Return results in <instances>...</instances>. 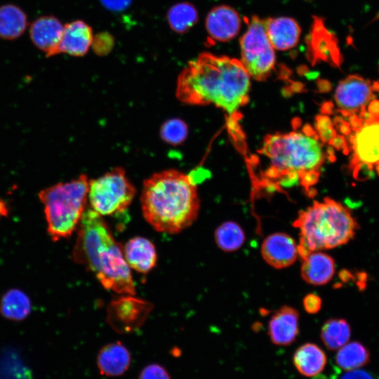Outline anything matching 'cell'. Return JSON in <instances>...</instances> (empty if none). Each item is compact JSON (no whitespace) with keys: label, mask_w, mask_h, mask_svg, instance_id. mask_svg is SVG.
Listing matches in <instances>:
<instances>
[{"label":"cell","mask_w":379,"mask_h":379,"mask_svg":"<svg viewBox=\"0 0 379 379\" xmlns=\"http://www.w3.org/2000/svg\"><path fill=\"white\" fill-rule=\"evenodd\" d=\"M265 24L267 36L274 49L287 51L298 43L301 29L293 18H269L265 20Z\"/></svg>","instance_id":"d6986e66"},{"label":"cell","mask_w":379,"mask_h":379,"mask_svg":"<svg viewBox=\"0 0 379 379\" xmlns=\"http://www.w3.org/2000/svg\"><path fill=\"white\" fill-rule=\"evenodd\" d=\"M351 328L343 319H331L326 321L321 328L320 337L324 345L330 350H336L350 340Z\"/></svg>","instance_id":"cb8c5ba5"},{"label":"cell","mask_w":379,"mask_h":379,"mask_svg":"<svg viewBox=\"0 0 379 379\" xmlns=\"http://www.w3.org/2000/svg\"><path fill=\"white\" fill-rule=\"evenodd\" d=\"M138 379H171V377L164 366L158 363H152L142 368Z\"/></svg>","instance_id":"f546056e"},{"label":"cell","mask_w":379,"mask_h":379,"mask_svg":"<svg viewBox=\"0 0 379 379\" xmlns=\"http://www.w3.org/2000/svg\"><path fill=\"white\" fill-rule=\"evenodd\" d=\"M350 130L347 148L351 153L350 168L354 177L370 178L373 169L379 175V115L367 112L361 123Z\"/></svg>","instance_id":"ba28073f"},{"label":"cell","mask_w":379,"mask_h":379,"mask_svg":"<svg viewBox=\"0 0 379 379\" xmlns=\"http://www.w3.org/2000/svg\"><path fill=\"white\" fill-rule=\"evenodd\" d=\"M341 379H373L371 374L365 371L355 369L348 371L345 373Z\"/></svg>","instance_id":"836d02e7"},{"label":"cell","mask_w":379,"mask_h":379,"mask_svg":"<svg viewBox=\"0 0 379 379\" xmlns=\"http://www.w3.org/2000/svg\"><path fill=\"white\" fill-rule=\"evenodd\" d=\"M102 4L108 10L119 12L126 10L132 0H100Z\"/></svg>","instance_id":"d6a6232c"},{"label":"cell","mask_w":379,"mask_h":379,"mask_svg":"<svg viewBox=\"0 0 379 379\" xmlns=\"http://www.w3.org/2000/svg\"><path fill=\"white\" fill-rule=\"evenodd\" d=\"M240 39L241 62L249 76L258 81L266 79L274 69V48L267 36L265 20L252 16Z\"/></svg>","instance_id":"9c48e42d"},{"label":"cell","mask_w":379,"mask_h":379,"mask_svg":"<svg viewBox=\"0 0 379 379\" xmlns=\"http://www.w3.org/2000/svg\"><path fill=\"white\" fill-rule=\"evenodd\" d=\"M218 246L225 252L238 250L245 241L241 227L235 222L227 221L219 225L214 233Z\"/></svg>","instance_id":"4316f807"},{"label":"cell","mask_w":379,"mask_h":379,"mask_svg":"<svg viewBox=\"0 0 379 379\" xmlns=\"http://www.w3.org/2000/svg\"><path fill=\"white\" fill-rule=\"evenodd\" d=\"M377 90H379L378 82H372L357 74L349 75L335 89L334 98L338 110L345 117L362 118Z\"/></svg>","instance_id":"30bf717a"},{"label":"cell","mask_w":379,"mask_h":379,"mask_svg":"<svg viewBox=\"0 0 379 379\" xmlns=\"http://www.w3.org/2000/svg\"><path fill=\"white\" fill-rule=\"evenodd\" d=\"M135 194L124 168L117 167L88 181V199L91 209L100 215L124 212Z\"/></svg>","instance_id":"52a82bcc"},{"label":"cell","mask_w":379,"mask_h":379,"mask_svg":"<svg viewBox=\"0 0 379 379\" xmlns=\"http://www.w3.org/2000/svg\"><path fill=\"white\" fill-rule=\"evenodd\" d=\"M131 354L128 348L117 341L106 344L100 348L96 357V365L100 375L119 377L128 370Z\"/></svg>","instance_id":"e0dca14e"},{"label":"cell","mask_w":379,"mask_h":379,"mask_svg":"<svg viewBox=\"0 0 379 379\" xmlns=\"http://www.w3.org/2000/svg\"><path fill=\"white\" fill-rule=\"evenodd\" d=\"M32 305L29 298L22 291L11 289L0 301V312L5 318L22 321L30 313Z\"/></svg>","instance_id":"603a6c76"},{"label":"cell","mask_w":379,"mask_h":379,"mask_svg":"<svg viewBox=\"0 0 379 379\" xmlns=\"http://www.w3.org/2000/svg\"><path fill=\"white\" fill-rule=\"evenodd\" d=\"M317 133L320 139L324 141H331L336 135V131L332 126L331 119L327 117L319 118Z\"/></svg>","instance_id":"4dcf8cb0"},{"label":"cell","mask_w":379,"mask_h":379,"mask_svg":"<svg viewBox=\"0 0 379 379\" xmlns=\"http://www.w3.org/2000/svg\"><path fill=\"white\" fill-rule=\"evenodd\" d=\"M114 45L113 36L108 32H101L93 36L91 46L97 55L104 56L112 50Z\"/></svg>","instance_id":"f1b7e54d"},{"label":"cell","mask_w":379,"mask_h":379,"mask_svg":"<svg viewBox=\"0 0 379 379\" xmlns=\"http://www.w3.org/2000/svg\"><path fill=\"white\" fill-rule=\"evenodd\" d=\"M72 258L75 262L93 272L106 289L135 295V285L122 246L114 239L102 215L91 208L84 211L78 225Z\"/></svg>","instance_id":"3957f363"},{"label":"cell","mask_w":379,"mask_h":379,"mask_svg":"<svg viewBox=\"0 0 379 379\" xmlns=\"http://www.w3.org/2000/svg\"><path fill=\"white\" fill-rule=\"evenodd\" d=\"M92 28L82 20H74L64 25L56 55L66 53L72 56H83L92 45Z\"/></svg>","instance_id":"2e32d148"},{"label":"cell","mask_w":379,"mask_h":379,"mask_svg":"<svg viewBox=\"0 0 379 379\" xmlns=\"http://www.w3.org/2000/svg\"><path fill=\"white\" fill-rule=\"evenodd\" d=\"M261 255L270 266L285 268L293 265L299 256L298 244L286 233H274L263 240Z\"/></svg>","instance_id":"7c38bea8"},{"label":"cell","mask_w":379,"mask_h":379,"mask_svg":"<svg viewBox=\"0 0 379 379\" xmlns=\"http://www.w3.org/2000/svg\"><path fill=\"white\" fill-rule=\"evenodd\" d=\"M187 134V124L178 118L167 120L163 124L160 130L163 140L172 145H178L183 142Z\"/></svg>","instance_id":"83f0119b"},{"label":"cell","mask_w":379,"mask_h":379,"mask_svg":"<svg viewBox=\"0 0 379 379\" xmlns=\"http://www.w3.org/2000/svg\"><path fill=\"white\" fill-rule=\"evenodd\" d=\"M151 310L149 302L128 295L110 302L107 321L116 332L130 333L140 328Z\"/></svg>","instance_id":"8fae6325"},{"label":"cell","mask_w":379,"mask_h":379,"mask_svg":"<svg viewBox=\"0 0 379 379\" xmlns=\"http://www.w3.org/2000/svg\"><path fill=\"white\" fill-rule=\"evenodd\" d=\"M64 25L53 15L36 18L30 25L29 36L34 45L43 51L46 57L56 55Z\"/></svg>","instance_id":"5bb4252c"},{"label":"cell","mask_w":379,"mask_h":379,"mask_svg":"<svg viewBox=\"0 0 379 379\" xmlns=\"http://www.w3.org/2000/svg\"><path fill=\"white\" fill-rule=\"evenodd\" d=\"M293 226L299 230L298 255L331 249L348 243L359 225L350 210L340 203L325 198L298 213Z\"/></svg>","instance_id":"5b68a950"},{"label":"cell","mask_w":379,"mask_h":379,"mask_svg":"<svg viewBox=\"0 0 379 379\" xmlns=\"http://www.w3.org/2000/svg\"><path fill=\"white\" fill-rule=\"evenodd\" d=\"M27 23V15L19 6L11 4L0 6L1 39H18L25 32Z\"/></svg>","instance_id":"7402d4cb"},{"label":"cell","mask_w":379,"mask_h":379,"mask_svg":"<svg viewBox=\"0 0 379 379\" xmlns=\"http://www.w3.org/2000/svg\"><path fill=\"white\" fill-rule=\"evenodd\" d=\"M303 307L309 314H316L321 308V299L315 293H309L303 298Z\"/></svg>","instance_id":"1f68e13d"},{"label":"cell","mask_w":379,"mask_h":379,"mask_svg":"<svg viewBox=\"0 0 379 379\" xmlns=\"http://www.w3.org/2000/svg\"><path fill=\"white\" fill-rule=\"evenodd\" d=\"M269 166L265 177L272 184H300L306 192L318 180L326 154L322 140L310 126L286 133L267 135L260 151Z\"/></svg>","instance_id":"7a4b0ae2"},{"label":"cell","mask_w":379,"mask_h":379,"mask_svg":"<svg viewBox=\"0 0 379 379\" xmlns=\"http://www.w3.org/2000/svg\"><path fill=\"white\" fill-rule=\"evenodd\" d=\"M299 314L289 306H283L272 316L268 325L271 342L277 345L287 346L295 342L299 333Z\"/></svg>","instance_id":"9a60e30c"},{"label":"cell","mask_w":379,"mask_h":379,"mask_svg":"<svg viewBox=\"0 0 379 379\" xmlns=\"http://www.w3.org/2000/svg\"><path fill=\"white\" fill-rule=\"evenodd\" d=\"M241 25L237 11L225 5L213 8L206 18V29L212 41L232 40L239 34Z\"/></svg>","instance_id":"4fadbf2b"},{"label":"cell","mask_w":379,"mask_h":379,"mask_svg":"<svg viewBox=\"0 0 379 379\" xmlns=\"http://www.w3.org/2000/svg\"><path fill=\"white\" fill-rule=\"evenodd\" d=\"M196 8L189 2H180L171 6L167 13L170 27L176 33L188 31L198 21Z\"/></svg>","instance_id":"484cf974"},{"label":"cell","mask_w":379,"mask_h":379,"mask_svg":"<svg viewBox=\"0 0 379 379\" xmlns=\"http://www.w3.org/2000/svg\"><path fill=\"white\" fill-rule=\"evenodd\" d=\"M140 200L146 221L157 231L168 234L188 227L199 211L195 182L175 169L158 172L146 179Z\"/></svg>","instance_id":"277c9868"},{"label":"cell","mask_w":379,"mask_h":379,"mask_svg":"<svg viewBox=\"0 0 379 379\" xmlns=\"http://www.w3.org/2000/svg\"><path fill=\"white\" fill-rule=\"evenodd\" d=\"M88 181L86 175L49 187L39 194L48 232L53 241L71 236L86 211Z\"/></svg>","instance_id":"8992f818"},{"label":"cell","mask_w":379,"mask_h":379,"mask_svg":"<svg viewBox=\"0 0 379 379\" xmlns=\"http://www.w3.org/2000/svg\"><path fill=\"white\" fill-rule=\"evenodd\" d=\"M327 363L324 351L317 345L307 343L300 345L293 356V364L303 376L313 377L321 373Z\"/></svg>","instance_id":"44dd1931"},{"label":"cell","mask_w":379,"mask_h":379,"mask_svg":"<svg viewBox=\"0 0 379 379\" xmlns=\"http://www.w3.org/2000/svg\"><path fill=\"white\" fill-rule=\"evenodd\" d=\"M250 79L240 60L203 53L180 73L175 95L185 104L213 105L231 116L248 102Z\"/></svg>","instance_id":"6da1fadb"},{"label":"cell","mask_w":379,"mask_h":379,"mask_svg":"<svg viewBox=\"0 0 379 379\" xmlns=\"http://www.w3.org/2000/svg\"><path fill=\"white\" fill-rule=\"evenodd\" d=\"M123 249L128 266L139 272L147 273L156 265L157 255L155 247L145 237L131 239Z\"/></svg>","instance_id":"ffe728a7"},{"label":"cell","mask_w":379,"mask_h":379,"mask_svg":"<svg viewBox=\"0 0 379 379\" xmlns=\"http://www.w3.org/2000/svg\"><path fill=\"white\" fill-rule=\"evenodd\" d=\"M300 274L303 280L314 286L328 283L333 278L335 261L327 253L320 251H311L301 258Z\"/></svg>","instance_id":"ac0fdd59"},{"label":"cell","mask_w":379,"mask_h":379,"mask_svg":"<svg viewBox=\"0 0 379 379\" xmlns=\"http://www.w3.org/2000/svg\"><path fill=\"white\" fill-rule=\"evenodd\" d=\"M370 358L368 350L359 342L347 343L335 356V362L342 369L352 371L366 364Z\"/></svg>","instance_id":"d4e9b609"}]
</instances>
